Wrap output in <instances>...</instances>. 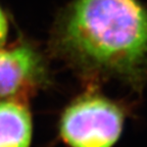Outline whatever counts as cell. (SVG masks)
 Returning <instances> with one entry per match:
<instances>
[{
    "label": "cell",
    "instance_id": "3",
    "mask_svg": "<svg viewBox=\"0 0 147 147\" xmlns=\"http://www.w3.org/2000/svg\"><path fill=\"white\" fill-rule=\"evenodd\" d=\"M42 74L39 55L30 46L0 47V99L8 98L28 89Z\"/></svg>",
    "mask_w": 147,
    "mask_h": 147
},
{
    "label": "cell",
    "instance_id": "2",
    "mask_svg": "<svg viewBox=\"0 0 147 147\" xmlns=\"http://www.w3.org/2000/svg\"><path fill=\"white\" fill-rule=\"evenodd\" d=\"M126 117L119 102L92 90L64 109L60 136L71 147H113L123 134Z\"/></svg>",
    "mask_w": 147,
    "mask_h": 147
},
{
    "label": "cell",
    "instance_id": "1",
    "mask_svg": "<svg viewBox=\"0 0 147 147\" xmlns=\"http://www.w3.org/2000/svg\"><path fill=\"white\" fill-rule=\"evenodd\" d=\"M55 44L89 75L134 90L147 81V7L140 0H74L58 21Z\"/></svg>",
    "mask_w": 147,
    "mask_h": 147
},
{
    "label": "cell",
    "instance_id": "4",
    "mask_svg": "<svg viewBox=\"0 0 147 147\" xmlns=\"http://www.w3.org/2000/svg\"><path fill=\"white\" fill-rule=\"evenodd\" d=\"M32 119L29 110L14 100L0 99V147H30Z\"/></svg>",
    "mask_w": 147,
    "mask_h": 147
},
{
    "label": "cell",
    "instance_id": "5",
    "mask_svg": "<svg viewBox=\"0 0 147 147\" xmlns=\"http://www.w3.org/2000/svg\"><path fill=\"white\" fill-rule=\"evenodd\" d=\"M8 34V22L5 12L0 6V47L4 45Z\"/></svg>",
    "mask_w": 147,
    "mask_h": 147
}]
</instances>
